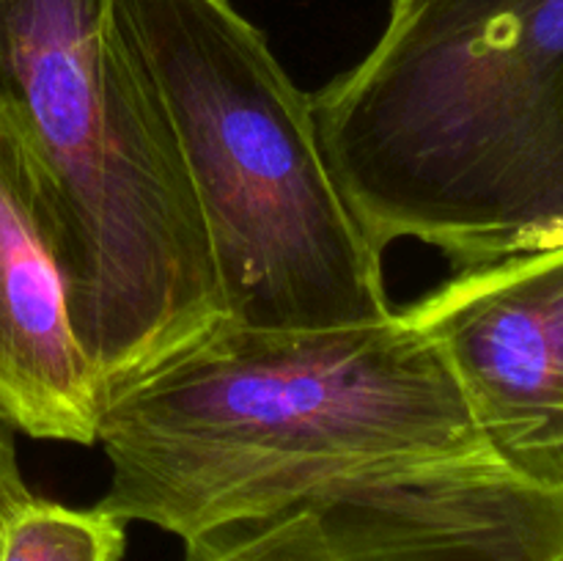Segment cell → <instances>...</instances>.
Wrapping results in <instances>:
<instances>
[{
    "instance_id": "cell-7",
    "label": "cell",
    "mask_w": 563,
    "mask_h": 561,
    "mask_svg": "<svg viewBox=\"0 0 563 561\" xmlns=\"http://www.w3.org/2000/svg\"><path fill=\"white\" fill-rule=\"evenodd\" d=\"M102 396L64 270L0 160V416L27 438L91 446Z\"/></svg>"
},
{
    "instance_id": "cell-6",
    "label": "cell",
    "mask_w": 563,
    "mask_h": 561,
    "mask_svg": "<svg viewBox=\"0 0 563 561\" xmlns=\"http://www.w3.org/2000/svg\"><path fill=\"white\" fill-rule=\"evenodd\" d=\"M407 317L443 352L487 449L563 493V245L465 267Z\"/></svg>"
},
{
    "instance_id": "cell-8",
    "label": "cell",
    "mask_w": 563,
    "mask_h": 561,
    "mask_svg": "<svg viewBox=\"0 0 563 561\" xmlns=\"http://www.w3.org/2000/svg\"><path fill=\"white\" fill-rule=\"evenodd\" d=\"M126 522L102 506L69 509L31 495L5 520L0 561H124Z\"/></svg>"
},
{
    "instance_id": "cell-1",
    "label": "cell",
    "mask_w": 563,
    "mask_h": 561,
    "mask_svg": "<svg viewBox=\"0 0 563 561\" xmlns=\"http://www.w3.org/2000/svg\"><path fill=\"white\" fill-rule=\"evenodd\" d=\"M97 443L110 462L97 506L181 542L352 479L489 451L407 311L308 330L218 319L104 388Z\"/></svg>"
},
{
    "instance_id": "cell-3",
    "label": "cell",
    "mask_w": 563,
    "mask_h": 561,
    "mask_svg": "<svg viewBox=\"0 0 563 561\" xmlns=\"http://www.w3.org/2000/svg\"><path fill=\"white\" fill-rule=\"evenodd\" d=\"M313 113L377 251L418 240L465 270L563 245V0H394Z\"/></svg>"
},
{
    "instance_id": "cell-2",
    "label": "cell",
    "mask_w": 563,
    "mask_h": 561,
    "mask_svg": "<svg viewBox=\"0 0 563 561\" xmlns=\"http://www.w3.org/2000/svg\"><path fill=\"white\" fill-rule=\"evenodd\" d=\"M0 160L104 388L225 317L196 193L113 0H0Z\"/></svg>"
},
{
    "instance_id": "cell-10",
    "label": "cell",
    "mask_w": 563,
    "mask_h": 561,
    "mask_svg": "<svg viewBox=\"0 0 563 561\" xmlns=\"http://www.w3.org/2000/svg\"><path fill=\"white\" fill-rule=\"evenodd\" d=\"M185 561H212V559H207V556H198V553H190V550H185Z\"/></svg>"
},
{
    "instance_id": "cell-4",
    "label": "cell",
    "mask_w": 563,
    "mask_h": 561,
    "mask_svg": "<svg viewBox=\"0 0 563 561\" xmlns=\"http://www.w3.org/2000/svg\"><path fill=\"white\" fill-rule=\"evenodd\" d=\"M121 42L174 132L223 319L308 330L394 314L383 251L341 196L313 94L231 0H113Z\"/></svg>"
},
{
    "instance_id": "cell-9",
    "label": "cell",
    "mask_w": 563,
    "mask_h": 561,
    "mask_svg": "<svg viewBox=\"0 0 563 561\" xmlns=\"http://www.w3.org/2000/svg\"><path fill=\"white\" fill-rule=\"evenodd\" d=\"M25 479H22L20 462H16L14 427L0 416V534H3L5 520L14 515L16 506L31 498Z\"/></svg>"
},
{
    "instance_id": "cell-5",
    "label": "cell",
    "mask_w": 563,
    "mask_h": 561,
    "mask_svg": "<svg viewBox=\"0 0 563 561\" xmlns=\"http://www.w3.org/2000/svg\"><path fill=\"white\" fill-rule=\"evenodd\" d=\"M185 550L212 561H563V493L487 451L352 479Z\"/></svg>"
}]
</instances>
